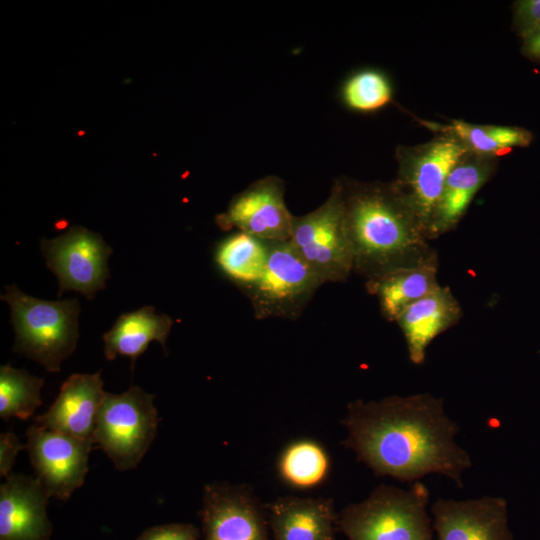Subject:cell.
<instances>
[{
  "label": "cell",
  "instance_id": "cell-1",
  "mask_svg": "<svg viewBox=\"0 0 540 540\" xmlns=\"http://www.w3.org/2000/svg\"><path fill=\"white\" fill-rule=\"evenodd\" d=\"M342 424L344 446L379 476L413 483L435 473L461 488L472 465L455 440L459 427L446 414L443 399L429 393L352 401Z\"/></svg>",
  "mask_w": 540,
  "mask_h": 540
},
{
  "label": "cell",
  "instance_id": "cell-24",
  "mask_svg": "<svg viewBox=\"0 0 540 540\" xmlns=\"http://www.w3.org/2000/svg\"><path fill=\"white\" fill-rule=\"evenodd\" d=\"M44 379L10 365L0 368V417L28 419L41 405Z\"/></svg>",
  "mask_w": 540,
  "mask_h": 540
},
{
  "label": "cell",
  "instance_id": "cell-12",
  "mask_svg": "<svg viewBox=\"0 0 540 540\" xmlns=\"http://www.w3.org/2000/svg\"><path fill=\"white\" fill-rule=\"evenodd\" d=\"M202 522L204 540H268L259 505L244 486L205 485Z\"/></svg>",
  "mask_w": 540,
  "mask_h": 540
},
{
  "label": "cell",
  "instance_id": "cell-29",
  "mask_svg": "<svg viewBox=\"0 0 540 540\" xmlns=\"http://www.w3.org/2000/svg\"><path fill=\"white\" fill-rule=\"evenodd\" d=\"M521 52L533 61H540V25L522 37Z\"/></svg>",
  "mask_w": 540,
  "mask_h": 540
},
{
  "label": "cell",
  "instance_id": "cell-20",
  "mask_svg": "<svg viewBox=\"0 0 540 540\" xmlns=\"http://www.w3.org/2000/svg\"><path fill=\"white\" fill-rule=\"evenodd\" d=\"M172 325L171 317L155 314L151 306L124 313L103 336L105 357L107 360H114L117 356L129 357L133 370L136 359L151 342H159L166 350L165 343Z\"/></svg>",
  "mask_w": 540,
  "mask_h": 540
},
{
  "label": "cell",
  "instance_id": "cell-11",
  "mask_svg": "<svg viewBox=\"0 0 540 540\" xmlns=\"http://www.w3.org/2000/svg\"><path fill=\"white\" fill-rule=\"evenodd\" d=\"M284 193V182L277 176L256 180L232 198L216 222L223 230L236 228L265 242L289 241L294 216Z\"/></svg>",
  "mask_w": 540,
  "mask_h": 540
},
{
  "label": "cell",
  "instance_id": "cell-25",
  "mask_svg": "<svg viewBox=\"0 0 540 540\" xmlns=\"http://www.w3.org/2000/svg\"><path fill=\"white\" fill-rule=\"evenodd\" d=\"M342 104L355 112L371 113L387 106L393 97L388 76L374 68H365L350 74L340 87Z\"/></svg>",
  "mask_w": 540,
  "mask_h": 540
},
{
  "label": "cell",
  "instance_id": "cell-2",
  "mask_svg": "<svg viewBox=\"0 0 540 540\" xmlns=\"http://www.w3.org/2000/svg\"><path fill=\"white\" fill-rule=\"evenodd\" d=\"M338 180L354 273L369 280L419 263L436 251L393 181Z\"/></svg>",
  "mask_w": 540,
  "mask_h": 540
},
{
  "label": "cell",
  "instance_id": "cell-17",
  "mask_svg": "<svg viewBox=\"0 0 540 540\" xmlns=\"http://www.w3.org/2000/svg\"><path fill=\"white\" fill-rule=\"evenodd\" d=\"M460 303L448 286L408 306L396 319L404 336L408 356L413 364L424 362L429 344L462 318Z\"/></svg>",
  "mask_w": 540,
  "mask_h": 540
},
{
  "label": "cell",
  "instance_id": "cell-16",
  "mask_svg": "<svg viewBox=\"0 0 540 540\" xmlns=\"http://www.w3.org/2000/svg\"><path fill=\"white\" fill-rule=\"evenodd\" d=\"M496 158L467 152L449 173L427 227L428 239L454 230L476 194L491 178Z\"/></svg>",
  "mask_w": 540,
  "mask_h": 540
},
{
  "label": "cell",
  "instance_id": "cell-22",
  "mask_svg": "<svg viewBox=\"0 0 540 540\" xmlns=\"http://www.w3.org/2000/svg\"><path fill=\"white\" fill-rule=\"evenodd\" d=\"M268 249L269 242L238 231L219 243L215 263L229 280L244 290L261 276Z\"/></svg>",
  "mask_w": 540,
  "mask_h": 540
},
{
  "label": "cell",
  "instance_id": "cell-26",
  "mask_svg": "<svg viewBox=\"0 0 540 540\" xmlns=\"http://www.w3.org/2000/svg\"><path fill=\"white\" fill-rule=\"evenodd\" d=\"M540 25V0H518L513 5V29L522 38Z\"/></svg>",
  "mask_w": 540,
  "mask_h": 540
},
{
  "label": "cell",
  "instance_id": "cell-3",
  "mask_svg": "<svg viewBox=\"0 0 540 540\" xmlns=\"http://www.w3.org/2000/svg\"><path fill=\"white\" fill-rule=\"evenodd\" d=\"M428 503L429 491L420 481L408 489L381 484L347 505L337 523L348 540H434Z\"/></svg>",
  "mask_w": 540,
  "mask_h": 540
},
{
  "label": "cell",
  "instance_id": "cell-8",
  "mask_svg": "<svg viewBox=\"0 0 540 540\" xmlns=\"http://www.w3.org/2000/svg\"><path fill=\"white\" fill-rule=\"evenodd\" d=\"M467 152L458 140L446 133H440L424 144L400 146L396 150L398 170L393 183L414 211L426 235L444 183Z\"/></svg>",
  "mask_w": 540,
  "mask_h": 540
},
{
  "label": "cell",
  "instance_id": "cell-5",
  "mask_svg": "<svg viewBox=\"0 0 540 540\" xmlns=\"http://www.w3.org/2000/svg\"><path fill=\"white\" fill-rule=\"evenodd\" d=\"M154 398L138 386L104 395L94 442L118 471L135 469L155 439L158 413Z\"/></svg>",
  "mask_w": 540,
  "mask_h": 540
},
{
  "label": "cell",
  "instance_id": "cell-9",
  "mask_svg": "<svg viewBox=\"0 0 540 540\" xmlns=\"http://www.w3.org/2000/svg\"><path fill=\"white\" fill-rule=\"evenodd\" d=\"M41 249L48 268L58 278L59 297L74 290L92 299L105 287L112 249L101 235L73 226L54 239H43Z\"/></svg>",
  "mask_w": 540,
  "mask_h": 540
},
{
  "label": "cell",
  "instance_id": "cell-14",
  "mask_svg": "<svg viewBox=\"0 0 540 540\" xmlns=\"http://www.w3.org/2000/svg\"><path fill=\"white\" fill-rule=\"evenodd\" d=\"M49 497L37 478L7 476L0 486V540H50Z\"/></svg>",
  "mask_w": 540,
  "mask_h": 540
},
{
  "label": "cell",
  "instance_id": "cell-13",
  "mask_svg": "<svg viewBox=\"0 0 540 540\" xmlns=\"http://www.w3.org/2000/svg\"><path fill=\"white\" fill-rule=\"evenodd\" d=\"M431 513L438 540H513L507 502L502 497L438 498Z\"/></svg>",
  "mask_w": 540,
  "mask_h": 540
},
{
  "label": "cell",
  "instance_id": "cell-19",
  "mask_svg": "<svg viewBox=\"0 0 540 540\" xmlns=\"http://www.w3.org/2000/svg\"><path fill=\"white\" fill-rule=\"evenodd\" d=\"M268 509L275 540H335L337 519L329 499L281 497Z\"/></svg>",
  "mask_w": 540,
  "mask_h": 540
},
{
  "label": "cell",
  "instance_id": "cell-18",
  "mask_svg": "<svg viewBox=\"0 0 540 540\" xmlns=\"http://www.w3.org/2000/svg\"><path fill=\"white\" fill-rule=\"evenodd\" d=\"M438 269V254L434 251L419 263L367 280L366 289L376 296L383 318L395 322L408 306L441 286Z\"/></svg>",
  "mask_w": 540,
  "mask_h": 540
},
{
  "label": "cell",
  "instance_id": "cell-15",
  "mask_svg": "<svg viewBox=\"0 0 540 540\" xmlns=\"http://www.w3.org/2000/svg\"><path fill=\"white\" fill-rule=\"evenodd\" d=\"M105 393L101 371L94 374H72L62 384L49 409L34 418L35 423L49 430L94 441Z\"/></svg>",
  "mask_w": 540,
  "mask_h": 540
},
{
  "label": "cell",
  "instance_id": "cell-7",
  "mask_svg": "<svg viewBox=\"0 0 540 540\" xmlns=\"http://www.w3.org/2000/svg\"><path fill=\"white\" fill-rule=\"evenodd\" d=\"M322 284L289 241L269 242L261 276L242 291L256 318L294 319Z\"/></svg>",
  "mask_w": 540,
  "mask_h": 540
},
{
  "label": "cell",
  "instance_id": "cell-23",
  "mask_svg": "<svg viewBox=\"0 0 540 540\" xmlns=\"http://www.w3.org/2000/svg\"><path fill=\"white\" fill-rule=\"evenodd\" d=\"M331 460L318 441L302 438L290 442L280 453L277 471L288 486L309 490L321 485L328 477Z\"/></svg>",
  "mask_w": 540,
  "mask_h": 540
},
{
  "label": "cell",
  "instance_id": "cell-4",
  "mask_svg": "<svg viewBox=\"0 0 540 540\" xmlns=\"http://www.w3.org/2000/svg\"><path fill=\"white\" fill-rule=\"evenodd\" d=\"M1 299L11 308L15 331L13 351L41 364L50 372L75 350L80 305L77 299L48 301L23 293L15 284L6 286Z\"/></svg>",
  "mask_w": 540,
  "mask_h": 540
},
{
  "label": "cell",
  "instance_id": "cell-28",
  "mask_svg": "<svg viewBox=\"0 0 540 540\" xmlns=\"http://www.w3.org/2000/svg\"><path fill=\"white\" fill-rule=\"evenodd\" d=\"M24 447L13 432L0 434V474L2 477L6 478L11 474L15 459Z\"/></svg>",
  "mask_w": 540,
  "mask_h": 540
},
{
  "label": "cell",
  "instance_id": "cell-10",
  "mask_svg": "<svg viewBox=\"0 0 540 540\" xmlns=\"http://www.w3.org/2000/svg\"><path fill=\"white\" fill-rule=\"evenodd\" d=\"M26 437L25 448L36 478L50 497L69 499L85 481L94 441L49 430L36 423L27 429Z\"/></svg>",
  "mask_w": 540,
  "mask_h": 540
},
{
  "label": "cell",
  "instance_id": "cell-27",
  "mask_svg": "<svg viewBox=\"0 0 540 540\" xmlns=\"http://www.w3.org/2000/svg\"><path fill=\"white\" fill-rule=\"evenodd\" d=\"M198 530L190 524H167L145 531L138 540H197Z\"/></svg>",
  "mask_w": 540,
  "mask_h": 540
},
{
  "label": "cell",
  "instance_id": "cell-6",
  "mask_svg": "<svg viewBox=\"0 0 540 540\" xmlns=\"http://www.w3.org/2000/svg\"><path fill=\"white\" fill-rule=\"evenodd\" d=\"M289 242L323 284L348 279L353 272V254L338 179L323 204L305 215L294 216Z\"/></svg>",
  "mask_w": 540,
  "mask_h": 540
},
{
  "label": "cell",
  "instance_id": "cell-21",
  "mask_svg": "<svg viewBox=\"0 0 540 540\" xmlns=\"http://www.w3.org/2000/svg\"><path fill=\"white\" fill-rule=\"evenodd\" d=\"M424 125L458 140L469 152L494 157L510 152L514 147H526L533 140L530 131L516 126L480 125L453 120L447 125Z\"/></svg>",
  "mask_w": 540,
  "mask_h": 540
}]
</instances>
